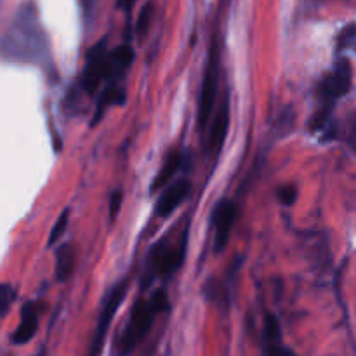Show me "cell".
Wrapping results in <instances>:
<instances>
[{
  "label": "cell",
  "instance_id": "27",
  "mask_svg": "<svg viewBox=\"0 0 356 356\" xmlns=\"http://www.w3.org/2000/svg\"><path fill=\"white\" fill-rule=\"evenodd\" d=\"M38 356H42V355H38Z\"/></svg>",
  "mask_w": 356,
  "mask_h": 356
},
{
  "label": "cell",
  "instance_id": "11",
  "mask_svg": "<svg viewBox=\"0 0 356 356\" xmlns=\"http://www.w3.org/2000/svg\"><path fill=\"white\" fill-rule=\"evenodd\" d=\"M134 58L136 52L132 45L129 44H122L115 47L113 51H110V56H108V82H111V80L118 82V79L124 76L129 66L134 63Z\"/></svg>",
  "mask_w": 356,
  "mask_h": 356
},
{
  "label": "cell",
  "instance_id": "26",
  "mask_svg": "<svg viewBox=\"0 0 356 356\" xmlns=\"http://www.w3.org/2000/svg\"><path fill=\"white\" fill-rule=\"evenodd\" d=\"M134 2H136V0H118V6H120L122 9L127 10V13H131V9H132V6H134Z\"/></svg>",
  "mask_w": 356,
  "mask_h": 356
},
{
  "label": "cell",
  "instance_id": "15",
  "mask_svg": "<svg viewBox=\"0 0 356 356\" xmlns=\"http://www.w3.org/2000/svg\"><path fill=\"white\" fill-rule=\"evenodd\" d=\"M348 49H355L356 51V23H350L339 31L336 40V51L343 52Z\"/></svg>",
  "mask_w": 356,
  "mask_h": 356
},
{
  "label": "cell",
  "instance_id": "7",
  "mask_svg": "<svg viewBox=\"0 0 356 356\" xmlns=\"http://www.w3.org/2000/svg\"><path fill=\"white\" fill-rule=\"evenodd\" d=\"M238 209L233 200H221L216 205L212 212V229H214V249L216 252H221L228 243L232 229L235 226Z\"/></svg>",
  "mask_w": 356,
  "mask_h": 356
},
{
  "label": "cell",
  "instance_id": "20",
  "mask_svg": "<svg viewBox=\"0 0 356 356\" xmlns=\"http://www.w3.org/2000/svg\"><path fill=\"white\" fill-rule=\"evenodd\" d=\"M14 299H16V292H14V289L10 287V285L3 284L2 287H0V312H2L3 316L7 315V312H9Z\"/></svg>",
  "mask_w": 356,
  "mask_h": 356
},
{
  "label": "cell",
  "instance_id": "19",
  "mask_svg": "<svg viewBox=\"0 0 356 356\" xmlns=\"http://www.w3.org/2000/svg\"><path fill=\"white\" fill-rule=\"evenodd\" d=\"M277 197L282 205L292 207V205L296 204V200H298V188H296L294 184H284V186L278 188Z\"/></svg>",
  "mask_w": 356,
  "mask_h": 356
},
{
  "label": "cell",
  "instance_id": "18",
  "mask_svg": "<svg viewBox=\"0 0 356 356\" xmlns=\"http://www.w3.org/2000/svg\"><path fill=\"white\" fill-rule=\"evenodd\" d=\"M68 218H70V211H63V214L59 216L54 228H52L51 236H49V247H54L56 242L63 236V233L66 232V228H68Z\"/></svg>",
  "mask_w": 356,
  "mask_h": 356
},
{
  "label": "cell",
  "instance_id": "6",
  "mask_svg": "<svg viewBox=\"0 0 356 356\" xmlns=\"http://www.w3.org/2000/svg\"><path fill=\"white\" fill-rule=\"evenodd\" d=\"M125 294H127V282H120V284H117L113 289H111L110 296H108L106 302H104V306H103V312H101L96 334H94L92 344H90L89 355L87 356H101V351H103V346H104V341H106L108 329H110V325H111V320H113L117 309L120 308Z\"/></svg>",
  "mask_w": 356,
  "mask_h": 356
},
{
  "label": "cell",
  "instance_id": "5",
  "mask_svg": "<svg viewBox=\"0 0 356 356\" xmlns=\"http://www.w3.org/2000/svg\"><path fill=\"white\" fill-rule=\"evenodd\" d=\"M155 315L156 313L153 312V308L149 306V301L138 299V301L134 302L131 318H129V325L124 334V341H122V351H124V353H129V351H132L139 343H141L143 337H145L146 334L149 332V329H152Z\"/></svg>",
  "mask_w": 356,
  "mask_h": 356
},
{
  "label": "cell",
  "instance_id": "21",
  "mask_svg": "<svg viewBox=\"0 0 356 356\" xmlns=\"http://www.w3.org/2000/svg\"><path fill=\"white\" fill-rule=\"evenodd\" d=\"M149 306H152L153 312H155L156 315L162 312H165V309L169 308V298H167V294L163 289H159V291L153 292L152 299H149Z\"/></svg>",
  "mask_w": 356,
  "mask_h": 356
},
{
  "label": "cell",
  "instance_id": "13",
  "mask_svg": "<svg viewBox=\"0 0 356 356\" xmlns=\"http://www.w3.org/2000/svg\"><path fill=\"white\" fill-rule=\"evenodd\" d=\"M76 261V250L72 243H63L56 249V280L66 282L73 273Z\"/></svg>",
  "mask_w": 356,
  "mask_h": 356
},
{
  "label": "cell",
  "instance_id": "22",
  "mask_svg": "<svg viewBox=\"0 0 356 356\" xmlns=\"http://www.w3.org/2000/svg\"><path fill=\"white\" fill-rule=\"evenodd\" d=\"M122 202H124V193H122V190L113 191V193H111V198H110V218L111 219L117 218V214L120 212Z\"/></svg>",
  "mask_w": 356,
  "mask_h": 356
},
{
  "label": "cell",
  "instance_id": "1",
  "mask_svg": "<svg viewBox=\"0 0 356 356\" xmlns=\"http://www.w3.org/2000/svg\"><path fill=\"white\" fill-rule=\"evenodd\" d=\"M2 51L3 56L13 61L35 63L44 58L47 42L33 7L23 6L17 10L10 31L3 38Z\"/></svg>",
  "mask_w": 356,
  "mask_h": 356
},
{
  "label": "cell",
  "instance_id": "25",
  "mask_svg": "<svg viewBox=\"0 0 356 356\" xmlns=\"http://www.w3.org/2000/svg\"><path fill=\"white\" fill-rule=\"evenodd\" d=\"M266 353H268V356H298L292 350L282 346V343L266 344Z\"/></svg>",
  "mask_w": 356,
  "mask_h": 356
},
{
  "label": "cell",
  "instance_id": "14",
  "mask_svg": "<svg viewBox=\"0 0 356 356\" xmlns=\"http://www.w3.org/2000/svg\"><path fill=\"white\" fill-rule=\"evenodd\" d=\"M181 163H183V155L179 152H172L163 162L162 169L159 170L156 177L153 179L152 184V191H160L167 186L170 179L177 174V170L181 169Z\"/></svg>",
  "mask_w": 356,
  "mask_h": 356
},
{
  "label": "cell",
  "instance_id": "24",
  "mask_svg": "<svg viewBox=\"0 0 356 356\" xmlns=\"http://www.w3.org/2000/svg\"><path fill=\"white\" fill-rule=\"evenodd\" d=\"M79 2L83 14V19H86V23H90V19L94 16V10H96L97 0H79Z\"/></svg>",
  "mask_w": 356,
  "mask_h": 356
},
{
  "label": "cell",
  "instance_id": "16",
  "mask_svg": "<svg viewBox=\"0 0 356 356\" xmlns=\"http://www.w3.org/2000/svg\"><path fill=\"white\" fill-rule=\"evenodd\" d=\"M282 339V329L280 322L273 313H268L264 318V341L266 344H277Z\"/></svg>",
  "mask_w": 356,
  "mask_h": 356
},
{
  "label": "cell",
  "instance_id": "3",
  "mask_svg": "<svg viewBox=\"0 0 356 356\" xmlns=\"http://www.w3.org/2000/svg\"><path fill=\"white\" fill-rule=\"evenodd\" d=\"M108 56H110V51L106 49V38L94 44L87 51L86 66L80 75V89L87 96L92 97L99 89L101 82L108 80Z\"/></svg>",
  "mask_w": 356,
  "mask_h": 356
},
{
  "label": "cell",
  "instance_id": "23",
  "mask_svg": "<svg viewBox=\"0 0 356 356\" xmlns=\"http://www.w3.org/2000/svg\"><path fill=\"white\" fill-rule=\"evenodd\" d=\"M346 141L348 145L356 152V111L350 115L348 118V131H346Z\"/></svg>",
  "mask_w": 356,
  "mask_h": 356
},
{
  "label": "cell",
  "instance_id": "10",
  "mask_svg": "<svg viewBox=\"0 0 356 356\" xmlns=\"http://www.w3.org/2000/svg\"><path fill=\"white\" fill-rule=\"evenodd\" d=\"M38 329V312H37V306L33 302H26V305L21 308V318H19V325L17 329L14 330L13 337V344H26L33 339V336L37 334Z\"/></svg>",
  "mask_w": 356,
  "mask_h": 356
},
{
  "label": "cell",
  "instance_id": "2",
  "mask_svg": "<svg viewBox=\"0 0 356 356\" xmlns=\"http://www.w3.org/2000/svg\"><path fill=\"white\" fill-rule=\"evenodd\" d=\"M218 86H219V51L218 45H212L211 52H209L207 68H205L204 82H202L200 97H198V113H197V124L198 131L204 132L207 129L209 120L212 117V110H214L216 96H218Z\"/></svg>",
  "mask_w": 356,
  "mask_h": 356
},
{
  "label": "cell",
  "instance_id": "9",
  "mask_svg": "<svg viewBox=\"0 0 356 356\" xmlns=\"http://www.w3.org/2000/svg\"><path fill=\"white\" fill-rule=\"evenodd\" d=\"M229 129V97L225 96L221 106L216 111L214 118L211 124V132H209V148L216 156L221 153L222 146H225L226 136H228Z\"/></svg>",
  "mask_w": 356,
  "mask_h": 356
},
{
  "label": "cell",
  "instance_id": "17",
  "mask_svg": "<svg viewBox=\"0 0 356 356\" xmlns=\"http://www.w3.org/2000/svg\"><path fill=\"white\" fill-rule=\"evenodd\" d=\"M152 17H153V3L146 2L145 6H143V9L139 10L138 23H136V33L139 35V38H143L146 33H148Z\"/></svg>",
  "mask_w": 356,
  "mask_h": 356
},
{
  "label": "cell",
  "instance_id": "8",
  "mask_svg": "<svg viewBox=\"0 0 356 356\" xmlns=\"http://www.w3.org/2000/svg\"><path fill=\"white\" fill-rule=\"evenodd\" d=\"M190 191L191 183L188 179H179L174 184H170L169 188H165L163 193L160 195L159 202H156V216H159V218H169V216L186 200Z\"/></svg>",
  "mask_w": 356,
  "mask_h": 356
},
{
  "label": "cell",
  "instance_id": "4",
  "mask_svg": "<svg viewBox=\"0 0 356 356\" xmlns=\"http://www.w3.org/2000/svg\"><path fill=\"white\" fill-rule=\"evenodd\" d=\"M353 83V68L348 58H339L334 65V70L322 80L318 87V96L322 104H330L334 106L337 99L346 96L351 90Z\"/></svg>",
  "mask_w": 356,
  "mask_h": 356
},
{
  "label": "cell",
  "instance_id": "12",
  "mask_svg": "<svg viewBox=\"0 0 356 356\" xmlns=\"http://www.w3.org/2000/svg\"><path fill=\"white\" fill-rule=\"evenodd\" d=\"M125 103V89L118 82L111 80V82L106 83L103 90H101L99 97H97V108L96 113L92 117V125H96L97 122L103 118L104 111L110 106H115V104H124Z\"/></svg>",
  "mask_w": 356,
  "mask_h": 356
}]
</instances>
